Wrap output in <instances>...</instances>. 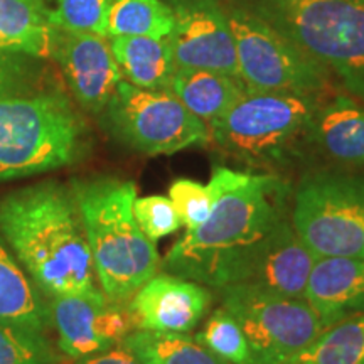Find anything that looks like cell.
I'll use <instances>...</instances> for the list:
<instances>
[{
	"mask_svg": "<svg viewBox=\"0 0 364 364\" xmlns=\"http://www.w3.org/2000/svg\"><path fill=\"white\" fill-rule=\"evenodd\" d=\"M209 182L218 191L211 215L176 241L162 267L171 275L220 290L243 284L290 220L289 186L275 174L223 166L213 169Z\"/></svg>",
	"mask_w": 364,
	"mask_h": 364,
	"instance_id": "obj_1",
	"label": "cell"
},
{
	"mask_svg": "<svg viewBox=\"0 0 364 364\" xmlns=\"http://www.w3.org/2000/svg\"><path fill=\"white\" fill-rule=\"evenodd\" d=\"M0 235L43 294L107 299L71 188L49 181L4 196Z\"/></svg>",
	"mask_w": 364,
	"mask_h": 364,
	"instance_id": "obj_2",
	"label": "cell"
},
{
	"mask_svg": "<svg viewBox=\"0 0 364 364\" xmlns=\"http://www.w3.org/2000/svg\"><path fill=\"white\" fill-rule=\"evenodd\" d=\"M70 188L83 220L100 289L112 302L129 304L161 267L156 243L135 220V184L117 177H91L73 181Z\"/></svg>",
	"mask_w": 364,
	"mask_h": 364,
	"instance_id": "obj_3",
	"label": "cell"
},
{
	"mask_svg": "<svg viewBox=\"0 0 364 364\" xmlns=\"http://www.w3.org/2000/svg\"><path fill=\"white\" fill-rule=\"evenodd\" d=\"M317 108L312 95L247 91L209 125V135L228 157L273 174L300 159Z\"/></svg>",
	"mask_w": 364,
	"mask_h": 364,
	"instance_id": "obj_4",
	"label": "cell"
},
{
	"mask_svg": "<svg viewBox=\"0 0 364 364\" xmlns=\"http://www.w3.org/2000/svg\"><path fill=\"white\" fill-rule=\"evenodd\" d=\"M83 124L65 95H0V181L75 162L83 150Z\"/></svg>",
	"mask_w": 364,
	"mask_h": 364,
	"instance_id": "obj_5",
	"label": "cell"
},
{
	"mask_svg": "<svg viewBox=\"0 0 364 364\" xmlns=\"http://www.w3.org/2000/svg\"><path fill=\"white\" fill-rule=\"evenodd\" d=\"M280 33L329 68L364 100V4L359 0H267Z\"/></svg>",
	"mask_w": 364,
	"mask_h": 364,
	"instance_id": "obj_6",
	"label": "cell"
},
{
	"mask_svg": "<svg viewBox=\"0 0 364 364\" xmlns=\"http://www.w3.org/2000/svg\"><path fill=\"white\" fill-rule=\"evenodd\" d=\"M290 221L317 258H364V177L334 171L304 176Z\"/></svg>",
	"mask_w": 364,
	"mask_h": 364,
	"instance_id": "obj_7",
	"label": "cell"
},
{
	"mask_svg": "<svg viewBox=\"0 0 364 364\" xmlns=\"http://www.w3.org/2000/svg\"><path fill=\"white\" fill-rule=\"evenodd\" d=\"M220 292L221 307L236 318L248 341L253 364H287L326 331L306 297L245 284L223 287Z\"/></svg>",
	"mask_w": 364,
	"mask_h": 364,
	"instance_id": "obj_8",
	"label": "cell"
},
{
	"mask_svg": "<svg viewBox=\"0 0 364 364\" xmlns=\"http://www.w3.org/2000/svg\"><path fill=\"white\" fill-rule=\"evenodd\" d=\"M103 113L120 142L147 156H172L211 140L209 127L171 90H144L122 80Z\"/></svg>",
	"mask_w": 364,
	"mask_h": 364,
	"instance_id": "obj_9",
	"label": "cell"
},
{
	"mask_svg": "<svg viewBox=\"0 0 364 364\" xmlns=\"http://www.w3.org/2000/svg\"><path fill=\"white\" fill-rule=\"evenodd\" d=\"M236 44L240 78L248 91L314 95L326 68L268 22L240 9L226 12Z\"/></svg>",
	"mask_w": 364,
	"mask_h": 364,
	"instance_id": "obj_10",
	"label": "cell"
},
{
	"mask_svg": "<svg viewBox=\"0 0 364 364\" xmlns=\"http://www.w3.org/2000/svg\"><path fill=\"white\" fill-rule=\"evenodd\" d=\"M171 7L176 70H209L240 78L233 33L216 0H174Z\"/></svg>",
	"mask_w": 364,
	"mask_h": 364,
	"instance_id": "obj_11",
	"label": "cell"
},
{
	"mask_svg": "<svg viewBox=\"0 0 364 364\" xmlns=\"http://www.w3.org/2000/svg\"><path fill=\"white\" fill-rule=\"evenodd\" d=\"M49 309L59 349L76 361L124 343L136 329L129 304L108 299L61 295L51 299Z\"/></svg>",
	"mask_w": 364,
	"mask_h": 364,
	"instance_id": "obj_12",
	"label": "cell"
},
{
	"mask_svg": "<svg viewBox=\"0 0 364 364\" xmlns=\"http://www.w3.org/2000/svg\"><path fill=\"white\" fill-rule=\"evenodd\" d=\"M51 58L85 110L102 113L124 80L105 36L54 27Z\"/></svg>",
	"mask_w": 364,
	"mask_h": 364,
	"instance_id": "obj_13",
	"label": "cell"
},
{
	"mask_svg": "<svg viewBox=\"0 0 364 364\" xmlns=\"http://www.w3.org/2000/svg\"><path fill=\"white\" fill-rule=\"evenodd\" d=\"M211 302L206 285L164 273L136 290L129 309L136 329L188 334L203 321Z\"/></svg>",
	"mask_w": 364,
	"mask_h": 364,
	"instance_id": "obj_14",
	"label": "cell"
},
{
	"mask_svg": "<svg viewBox=\"0 0 364 364\" xmlns=\"http://www.w3.org/2000/svg\"><path fill=\"white\" fill-rule=\"evenodd\" d=\"M304 297L326 329L364 314V258H317Z\"/></svg>",
	"mask_w": 364,
	"mask_h": 364,
	"instance_id": "obj_15",
	"label": "cell"
},
{
	"mask_svg": "<svg viewBox=\"0 0 364 364\" xmlns=\"http://www.w3.org/2000/svg\"><path fill=\"white\" fill-rule=\"evenodd\" d=\"M316 260L317 257L295 233L289 220L273 236L262 260L243 284L287 297H304Z\"/></svg>",
	"mask_w": 364,
	"mask_h": 364,
	"instance_id": "obj_16",
	"label": "cell"
},
{
	"mask_svg": "<svg viewBox=\"0 0 364 364\" xmlns=\"http://www.w3.org/2000/svg\"><path fill=\"white\" fill-rule=\"evenodd\" d=\"M312 142L331 161L346 166L364 164V107L348 97L318 105L312 124Z\"/></svg>",
	"mask_w": 364,
	"mask_h": 364,
	"instance_id": "obj_17",
	"label": "cell"
},
{
	"mask_svg": "<svg viewBox=\"0 0 364 364\" xmlns=\"http://www.w3.org/2000/svg\"><path fill=\"white\" fill-rule=\"evenodd\" d=\"M169 90L208 127L225 115L248 88L238 76L209 70H176Z\"/></svg>",
	"mask_w": 364,
	"mask_h": 364,
	"instance_id": "obj_18",
	"label": "cell"
},
{
	"mask_svg": "<svg viewBox=\"0 0 364 364\" xmlns=\"http://www.w3.org/2000/svg\"><path fill=\"white\" fill-rule=\"evenodd\" d=\"M110 39L125 81L144 90H169L176 73L169 38L117 36Z\"/></svg>",
	"mask_w": 364,
	"mask_h": 364,
	"instance_id": "obj_19",
	"label": "cell"
},
{
	"mask_svg": "<svg viewBox=\"0 0 364 364\" xmlns=\"http://www.w3.org/2000/svg\"><path fill=\"white\" fill-rule=\"evenodd\" d=\"M54 27L43 0H0V51L49 58Z\"/></svg>",
	"mask_w": 364,
	"mask_h": 364,
	"instance_id": "obj_20",
	"label": "cell"
},
{
	"mask_svg": "<svg viewBox=\"0 0 364 364\" xmlns=\"http://www.w3.org/2000/svg\"><path fill=\"white\" fill-rule=\"evenodd\" d=\"M0 318L46 329L51 322V309L33 280L27 279L19 262L0 240Z\"/></svg>",
	"mask_w": 364,
	"mask_h": 364,
	"instance_id": "obj_21",
	"label": "cell"
},
{
	"mask_svg": "<svg viewBox=\"0 0 364 364\" xmlns=\"http://www.w3.org/2000/svg\"><path fill=\"white\" fill-rule=\"evenodd\" d=\"M124 343L144 364H230L188 334L136 329Z\"/></svg>",
	"mask_w": 364,
	"mask_h": 364,
	"instance_id": "obj_22",
	"label": "cell"
},
{
	"mask_svg": "<svg viewBox=\"0 0 364 364\" xmlns=\"http://www.w3.org/2000/svg\"><path fill=\"white\" fill-rule=\"evenodd\" d=\"M287 364H364V314L331 326Z\"/></svg>",
	"mask_w": 364,
	"mask_h": 364,
	"instance_id": "obj_23",
	"label": "cell"
},
{
	"mask_svg": "<svg viewBox=\"0 0 364 364\" xmlns=\"http://www.w3.org/2000/svg\"><path fill=\"white\" fill-rule=\"evenodd\" d=\"M174 29V12L162 0H113L108 12L107 34L169 38Z\"/></svg>",
	"mask_w": 364,
	"mask_h": 364,
	"instance_id": "obj_24",
	"label": "cell"
},
{
	"mask_svg": "<svg viewBox=\"0 0 364 364\" xmlns=\"http://www.w3.org/2000/svg\"><path fill=\"white\" fill-rule=\"evenodd\" d=\"M43 329L0 318V364H58Z\"/></svg>",
	"mask_w": 364,
	"mask_h": 364,
	"instance_id": "obj_25",
	"label": "cell"
},
{
	"mask_svg": "<svg viewBox=\"0 0 364 364\" xmlns=\"http://www.w3.org/2000/svg\"><path fill=\"white\" fill-rule=\"evenodd\" d=\"M196 339L226 363L253 364L248 341L236 318L225 307L216 309L208 317L206 326L199 334H196Z\"/></svg>",
	"mask_w": 364,
	"mask_h": 364,
	"instance_id": "obj_26",
	"label": "cell"
},
{
	"mask_svg": "<svg viewBox=\"0 0 364 364\" xmlns=\"http://www.w3.org/2000/svg\"><path fill=\"white\" fill-rule=\"evenodd\" d=\"M51 19L56 27L86 31L100 36L107 34L108 12L113 0H53Z\"/></svg>",
	"mask_w": 364,
	"mask_h": 364,
	"instance_id": "obj_27",
	"label": "cell"
},
{
	"mask_svg": "<svg viewBox=\"0 0 364 364\" xmlns=\"http://www.w3.org/2000/svg\"><path fill=\"white\" fill-rule=\"evenodd\" d=\"M218 191L211 182L206 186L191 179H177L169 188V199L174 204L186 231L203 225L211 215Z\"/></svg>",
	"mask_w": 364,
	"mask_h": 364,
	"instance_id": "obj_28",
	"label": "cell"
},
{
	"mask_svg": "<svg viewBox=\"0 0 364 364\" xmlns=\"http://www.w3.org/2000/svg\"><path fill=\"white\" fill-rule=\"evenodd\" d=\"M134 215L142 233L154 243L176 233L182 226L174 204L166 196L136 198L134 203Z\"/></svg>",
	"mask_w": 364,
	"mask_h": 364,
	"instance_id": "obj_29",
	"label": "cell"
},
{
	"mask_svg": "<svg viewBox=\"0 0 364 364\" xmlns=\"http://www.w3.org/2000/svg\"><path fill=\"white\" fill-rule=\"evenodd\" d=\"M75 364H144L136 354L125 343L112 346L107 351H102L93 356L78 359Z\"/></svg>",
	"mask_w": 364,
	"mask_h": 364,
	"instance_id": "obj_30",
	"label": "cell"
},
{
	"mask_svg": "<svg viewBox=\"0 0 364 364\" xmlns=\"http://www.w3.org/2000/svg\"><path fill=\"white\" fill-rule=\"evenodd\" d=\"M12 83V66L9 65L6 58L0 56V95H6V91L11 88Z\"/></svg>",
	"mask_w": 364,
	"mask_h": 364,
	"instance_id": "obj_31",
	"label": "cell"
},
{
	"mask_svg": "<svg viewBox=\"0 0 364 364\" xmlns=\"http://www.w3.org/2000/svg\"><path fill=\"white\" fill-rule=\"evenodd\" d=\"M359 2H363V4H364V0H359Z\"/></svg>",
	"mask_w": 364,
	"mask_h": 364,
	"instance_id": "obj_32",
	"label": "cell"
}]
</instances>
